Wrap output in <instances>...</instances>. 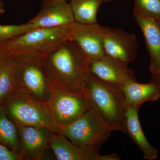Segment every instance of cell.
<instances>
[{
    "instance_id": "8992f818",
    "label": "cell",
    "mask_w": 160,
    "mask_h": 160,
    "mask_svg": "<svg viewBox=\"0 0 160 160\" xmlns=\"http://www.w3.org/2000/svg\"><path fill=\"white\" fill-rule=\"evenodd\" d=\"M112 131L99 113L90 107L72 122L57 126V132L72 142L98 151Z\"/></svg>"
},
{
    "instance_id": "484cf974",
    "label": "cell",
    "mask_w": 160,
    "mask_h": 160,
    "mask_svg": "<svg viewBox=\"0 0 160 160\" xmlns=\"http://www.w3.org/2000/svg\"><path fill=\"white\" fill-rule=\"evenodd\" d=\"M47 1H71V0H47ZM114 0H105V2H112V1H113Z\"/></svg>"
},
{
    "instance_id": "2e32d148",
    "label": "cell",
    "mask_w": 160,
    "mask_h": 160,
    "mask_svg": "<svg viewBox=\"0 0 160 160\" xmlns=\"http://www.w3.org/2000/svg\"><path fill=\"white\" fill-rule=\"evenodd\" d=\"M122 89L128 106L140 108L143 103L155 102L160 98V86L152 80L146 84L130 81Z\"/></svg>"
},
{
    "instance_id": "5b68a950",
    "label": "cell",
    "mask_w": 160,
    "mask_h": 160,
    "mask_svg": "<svg viewBox=\"0 0 160 160\" xmlns=\"http://www.w3.org/2000/svg\"><path fill=\"white\" fill-rule=\"evenodd\" d=\"M0 106L17 126L45 127L57 132L47 103L36 101L17 89Z\"/></svg>"
},
{
    "instance_id": "52a82bcc",
    "label": "cell",
    "mask_w": 160,
    "mask_h": 160,
    "mask_svg": "<svg viewBox=\"0 0 160 160\" xmlns=\"http://www.w3.org/2000/svg\"><path fill=\"white\" fill-rule=\"evenodd\" d=\"M47 104L57 126L72 122L90 108L86 97L71 93L53 86Z\"/></svg>"
},
{
    "instance_id": "cb8c5ba5",
    "label": "cell",
    "mask_w": 160,
    "mask_h": 160,
    "mask_svg": "<svg viewBox=\"0 0 160 160\" xmlns=\"http://www.w3.org/2000/svg\"><path fill=\"white\" fill-rule=\"evenodd\" d=\"M151 80L154 81L160 86V68L151 72Z\"/></svg>"
},
{
    "instance_id": "e0dca14e",
    "label": "cell",
    "mask_w": 160,
    "mask_h": 160,
    "mask_svg": "<svg viewBox=\"0 0 160 160\" xmlns=\"http://www.w3.org/2000/svg\"><path fill=\"white\" fill-rule=\"evenodd\" d=\"M105 0H71V7L76 22L91 24L97 22V16L99 8Z\"/></svg>"
},
{
    "instance_id": "ba28073f",
    "label": "cell",
    "mask_w": 160,
    "mask_h": 160,
    "mask_svg": "<svg viewBox=\"0 0 160 160\" xmlns=\"http://www.w3.org/2000/svg\"><path fill=\"white\" fill-rule=\"evenodd\" d=\"M103 42L105 55L124 66H128L137 58L138 44L132 33L107 27Z\"/></svg>"
},
{
    "instance_id": "7a4b0ae2",
    "label": "cell",
    "mask_w": 160,
    "mask_h": 160,
    "mask_svg": "<svg viewBox=\"0 0 160 160\" xmlns=\"http://www.w3.org/2000/svg\"><path fill=\"white\" fill-rule=\"evenodd\" d=\"M85 92L90 107L98 112L112 129L125 133L128 105L122 87L102 82L89 73Z\"/></svg>"
},
{
    "instance_id": "9a60e30c",
    "label": "cell",
    "mask_w": 160,
    "mask_h": 160,
    "mask_svg": "<svg viewBox=\"0 0 160 160\" xmlns=\"http://www.w3.org/2000/svg\"><path fill=\"white\" fill-rule=\"evenodd\" d=\"M139 108L128 106L125 120V133L141 149L144 158L148 160L156 159L158 156L157 150L148 142L140 124L138 116Z\"/></svg>"
},
{
    "instance_id": "7402d4cb",
    "label": "cell",
    "mask_w": 160,
    "mask_h": 160,
    "mask_svg": "<svg viewBox=\"0 0 160 160\" xmlns=\"http://www.w3.org/2000/svg\"><path fill=\"white\" fill-rule=\"evenodd\" d=\"M0 160H22L18 152L0 143Z\"/></svg>"
},
{
    "instance_id": "ac0fdd59",
    "label": "cell",
    "mask_w": 160,
    "mask_h": 160,
    "mask_svg": "<svg viewBox=\"0 0 160 160\" xmlns=\"http://www.w3.org/2000/svg\"><path fill=\"white\" fill-rule=\"evenodd\" d=\"M0 143L18 152L20 139L17 125L7 116L0 106Z\"/></svg>"
},
{
    "instance_id": "277c9868",
    "label": "cell",
    "mask_w": 160,
    "mask_h": 160,
    "mask_svg": "<svg viewBox=\"0 0 160 160\" xmlns=\"http://www.w3.org/2000/svg\"><path fill=\"white\" fill-rule=\"evenodd\" d=\"M72 25L36 28L0 45L12 55L26 53L43 58L62 43L70 39Z\"/></svg>"
},
{
    "instance_id": "9c48e42d",
    "label": "cell",
    "mask_w": 160,
    "mask_h": 160,
    "mask_svg": "<svg viewBox=\"0 0 160 160\" xmlns=\"http://www.w3.org/2000/svg\"><path fill=\"white\" fill-rule=\"evenodd\" d=\"M20 139L18 154L22 160L45 159L50 148L52 131L35 126H17Z\"/></svg>"
},
{
    "instance_id": "4316f807",
    "label": "cell",
    "mask_w": 160,
    "mask_h": 160,
    "mask_svg": "<svg viewBox=\"0 0 160 160\" xmlns=\"http://www.w3.org/2000/svg\"><path fill=\"white\" fill-rule=\"evenodd\" d=\"M158 22H159V23L160 24V19L159 20Z\"/></svg>"
},
{
    "instance_id": "44dd1931",
    "label": "cell",
    "mask_w": 160,
    "mask_h": 160,
    "mask_svg": "<svg viewBox=\"0 0 160 160\" xmlns=\"http://www.w3.org/2000/svg\"><path fill=\"white\" fill-rule=\"evenodd\" d=\"M34 29L28 22L20 25H0V44Z\"/></svg>"
},
{
    "instance_id": "3957f363",
    "label": "cell",
    "mask_w": 160,
    "mask_h": 160,
    "mask_svg": "<svg viewBox=\"0 0 160 160\" xmlns=\"http://www.w3.org/2000/svg\"><path fill=\"white\" fill-rule=\"evenodd\" d=\"M16 89L41 102L47 103L52 90L42 58L22 53L12 58Z\"/></svg>"
},
{
    "instance_id": "8fae6325",
    "label": "cell",
    "mask_w": 160,
    "mask_h": 160,
    "mask_svg": "<svg viewBox=\"0 0 160 160\" xmlns=\"http://www.w3.org/2000/svg\"><path fill=\"white\" fill-rule=\"evenodd\" d=\"M50 148L58 160H119L117 154L102 155L98 150L77 145L59 132L52 131Z\"/></svg>"
},
{
    "instance_id": "d4e9b609",
    "label": "cell",
    "mask_w": 160,
    "mask_h": 160,
    "mask_svg": "<svg viewBox=\"0 0 160 160\" xmlns=\"http://www.w3.org/2000/svg\"><path fill=\"white\" fill-rule=\"evenodd\" d=\"M5 10L4 9V4L2 1H0V14L5 13Z\"/></svg>"
},
{
    "instance_id": "d6986e66",
    "label": "cell",
    "mask_w": 160,
    "mask_h": 160,
    "mask_svg": "<svg viewBox=\"0 0 160 160\" xmlns=\"http://www.w3.org/2000/svg\"><path fill=\"white\" fill-rule=\"evenodd\" d=\"M12 58L0 68V105L16 89Z\"/></svg>"
},
{
    "instance_id": "30bf717a",
    "label": "cell",
    "mask_w": 160,
    "mask_h": 160,
    "mask_svg": "<svg viewBox=\"0 0 160 160\" xmlns=\"http://www.w3.org/2000/svg\"><path fill=\"white\" fill-rule=\"evenodd\" d=\"M107 27L97 22L82 24L75 22L72 25L70 39L78 46L89 62L105 55L103 40Z\"/></svg>"
},
{
    "instance_id": "7c38bea8",
    "label": "cell",
    "mask_w": 160,
    "mask_h": 160,
    "mask_svg": "<svg viewBox=\"0 0 160 160\" xmlns=\"http://www.w3.org/2000/svg\"><path fill=\"white\" fill-rule=\"evenodd\" d=\"M75 22L71 6L67 1L45 0L38 13L28 22L36 29L70 26Z\"/></svg>"
},
{
    "instance_id": "5bb4252c",
    "label": "cell",
    "mask_w": 160,
    "mask_h": 160,
    "mask_svg": "<svg viewBox=\"0 0 160 160\" xmlns=\"http://www.w3.org/2000/svg\"><path fill=\"white\" fill-rule=\"evenodd\" d=\"M133 14L145 39L151 72L160 68V24L157 20L133 10Z\"/></svg>"
},
{
    "instance_id": "6da1fadb",
    "label": "cell",
    "mask_w": 160,
    "mask_h": 160,
    "mask_svg": "<svg viewBox=\"0 0 160 160\" xmlns=\"http://www.w3.org/2000/svg\"><path fill=\"white\" fill-rule=\"evenodd\" d=\"M42 58L52 86L86 97L89 62L73 41H65Z\"/></svg>"
},
{
    "instance_id": "ffe728a7",
    "label": "cell",
    "mask_w": 160,
    "mask_h": 160,
    "mask_svg": "<svg viewBox=\"0 0 160 160\" xmlns=\"http://www.w3.org/2000/svg\"><path fill=\"white\" fill-rule=\"evenodd\" d=\"M133 10L159 21L160 0H134Z\"/></svg>"
},
{
    "instance_id": "603a6c76",
    "label": "cell",
    "mask_w": 160,
    "mask_h": 160,
    "mask_svg": "<svg viewBox=\"0 0 160 160\" xmlns=\"http://www.w3.org/2000/svg\"><path fill=\"white\" fill-rule=\"evenodd\" d=\"M12 56L8 50L0 45V68L8 62Z\"/></svg>"
},
{
    "instance_id": "4fadbf2b",
    "label": "cell",
    "mask_w": 160,
    "mask_h": 160,
    "mask_svg": "<svg viewBox=\"0 0 160 160\" xmlns=\"http://www.w3.org/2000/svg\"><path fill=\"white\" fill-rule=\"evenodd\" d=\"M90 73L98 79L122 87L130 81H136L128 66H124L105 55L89 63Z\"/></svg>"
}]
</instances>
